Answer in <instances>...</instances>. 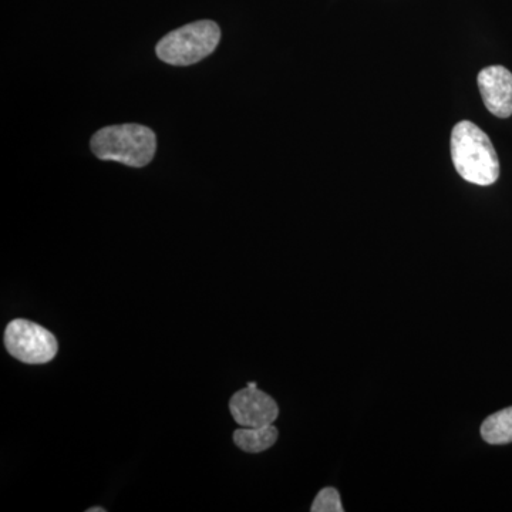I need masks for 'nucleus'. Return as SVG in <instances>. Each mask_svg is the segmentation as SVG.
Masks as SVG:
<instances>
[{
    "instance_id": "obj_1",
    "label": "nucleus",
    "mask_w": 512,
    "mask_h": 512,
    "mask_svg": "<svg viewBox=\"0 0 512 512\" xmlns=\"http://www.w3.org/2000/svg\"><path fill=\"white\" fill-rule=\"evenodd\" d=\"M451 157L463 180L491 185L500 177V160L490 137L471 121H461L451 133Z\"/></svg>"
},
{
    "instance_id": "obj_2",
    "label": "nucleus",
    "mask_w": 512,
    "mask_h": 512,
    "mask_svg": "<svg viewBox=\"0 0 512 512\" xmlns=\"http://www.w3.org/2000/svg\"><path fill=\"white\" fill-rule=\"evenodd\" d=\"M94 156L104 161H117L128 167H146L157 150L154 131L140 124H121L101 128L90 143Z\"/></svg>"
},
{
    "instance_id": "obj_3",
    "label": "nucleus",
    "mask_w": 512,
    "mask_h": 512,
    "mask_svg": "<svg viewBox=\"0 0 512 512\" xmlns=\"http://www.w3.org/2000/svg\"><path fill=\"white\" fill-rule=\"evenodd\" d=\"M221 39L220 26L198 20L168 33L158 42L157 56L173 66H191L214 53Z\"/></svg>"
},
{
    "instance_id": "obj_4",
    "label": "nucleus",
    "mask_w": 512,
    "mask_h": 512,
    "mask_svg": "<svg viewBox=\"0 0 512 512\" xmlns=\"http://www.w3.org/2000/svg\"><path fill=\"white\" fill-rule=\"evenodd\" d=\"M5 345L10 355L29 365L50 362L59 349L52 332L25 319L12 320L6 326Z\"/></svg>"
},
{
    "instance_id": "obj_5",
    "label": "nucleus",
    "mask_w": 512,
    "mask_h": 512,
    "mask_svg": "<svg viewBox=\"0 0 512 512\" xmlns=\"http://www.w3.org/2000/svg\"><path fill=\"white\" fill-rule=\"evenodd\" d=\"M232 417L241 427H264L278 419L279 407L269 394L247 386L229 400Z\"/></svg>"
},
{
    "instance_id": "obj_6",
    "label": "nucleus",
    "mask_w": 512,
    "mask_h": 512,
    "mask_svg": "<svg viewBox=\"0 0 512 512\" xmlns=\"http://www.w3.org/2000/svg\"><path fill=\"white\" fill-rule=\"evenodd\" d=\"M478 87L485 107L494 116H512V73L503 66H490L478 74Z\"/></svg>"
},
{
    "instance_id": "obj_7",
    "label": "nucleus",
    "mask_w": 512,
    "mask_h": 512,
    "mask_svg": "<svg viewBox=\"0 0 512 512\" xmlns=\"http://www.w3.org/2000/svg\"><path fill=\"white\" fill-rule=\"evenodd\" d=\"M278 440V429L274 424L264 427H242L234 433V443L245 453H262Z\"/></svg>"
},
{
    "instance_id": "obj_8",
    "label": "nucleus",
    "mask_w": 512,
    "mask_h": 512,
    "mask_svg": "<svg viewBox=\"0 0 512 512\" xmlns=\"http://www.w3.org/2000/svg\"><path fill=\"white\" fill-rule=\"evenodd\" d=\"M481 436L494 446L512 443V407L491 414L481 426Z\"/></svg>"
},
{
    "instance_id": "obj_9",
    "label": "nucleus",
    "mask_w": 512,
    "mask_h": 512,
    "mask_svg": "<svg viewBox=\"0 0 512 512\" xmlns=\"http://www.w3.org/2000/svg\"><path fill=\"white\" fill-rule=\"evenodd\" d=\"M312 512H343L342 501H340V495L338 490L335 488L328 487L323 488L318 495H316L315 501H313Z\"/></svg>"
},
{
    "instance_id": "obj_10",
    "label": "nucleus",
    "mask_w": 512,
    "mask_h": 512,
    "mask_svg": "<svg viewBox=\"0 0 512 512\" xmlns=\"http://www.w3.org/2000/svg\"><path fill=\"white\" fill-rule=\"evenodd\" d=\"M87 512H106V510L104 508H90Z\"/></svg>"
}]
</instances>
